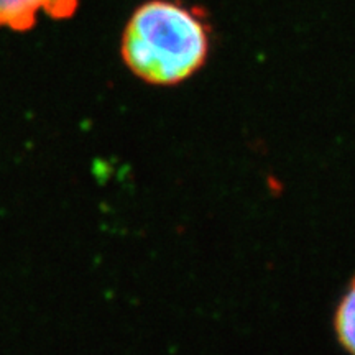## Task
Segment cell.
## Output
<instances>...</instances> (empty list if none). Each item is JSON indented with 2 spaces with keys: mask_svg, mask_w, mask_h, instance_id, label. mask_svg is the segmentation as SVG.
<instances>
[{
  "mask_svg": "<svg viewBox=\"0 0 355 355\" xmlns=\"http://www.w3.org/2000/svg\"><path fill=\"white\" fill-rule=\"evenodd\" d=\"M81 0H0V28L28 32L37 25L38 17L68 20L76 15Z\"/></svg>",
  "mask_w": 355,
  "mask_h": 355,
  "instance_id": "cell-2",
  "label": "cell"
},
{
  "mask_svg": "<svg viewBox=\"0 0 355 355\" xmlns=\"http://www.w3.org/2000/svg\"><path fill=\"white\" fill-rule=\"evenodd\" d=\"M334 332L345 352L355 355V275L336 306Z\"/></svg>",
  "mask_w": 355,
  "mask_h": 355,
  "instance_id": "cell-3",
  "label": "cell"
},
{
  "mask_svg": "<svg viewBox=\"0 0 355 355\" xmlns=\"http://www.w3.org/2000/svg\"><path fill=\"white\" fill-rule=\"evenodd\" d=\"M214 43L206 8L186 0H146L133 10L121 42L123 63L146 84L171 87L204 68Z\"/></svg>",
  "mask_w": 355,
  "mask_h": 355,
  "instance_id": "cell-1",
  "label": "cell"
}]
</instances>
